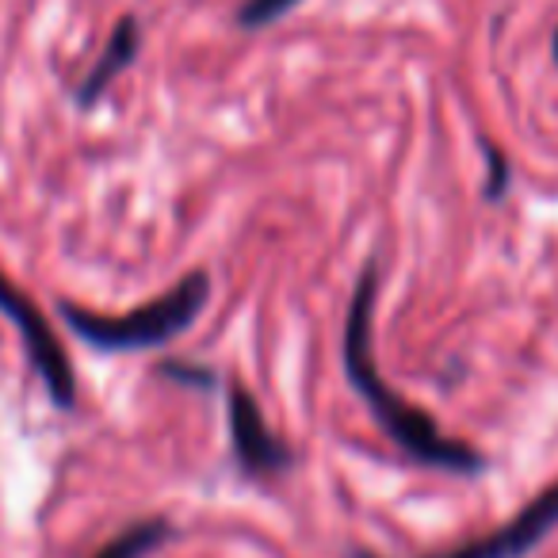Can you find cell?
<instances>
[{
	"label": "cell",
	"mask_w": 558,
	"mask_h": 558,
	"mask_svg": "<svg viewBox=\"0 0 558 558\" xmlns=\"http://www.w3.org/2000/svg\"><path fill=\"white\" fill-rule=\"evenodd\" d=\"M375 291H379V271H375V264H367L356 279V291H352V303H349V322H344V372H349L352 387L360 390V398L367 402V410L379 421L383 433H387L410 459H417V463H425V466H440V471L478 474L482 471L478 451L459 440H448L428 413L413 410L402 395H395V390L379 379L375 349H372Z\"/></svg>",
	"instance_id": "cell-1"
},
{
	"label": "cell",
	"mask_w": 558,
	"mask_h": 558,
	"mask_svg": "<svg viewBox=\"0 0 558 558\" xmlns=\"http://www.w3.org/2000/svg\"><path fill=\"white\" fill-rule=\"evenodd\" d=\"M207 299H210L207 271H192V276L180 279L172 291H165L161 299L123 314V318L81 311V306H73V303H62V318L81 341L96 344V349L134 352V349H149V344H165L177 333H184V329L199 318Z\"/></svg>",
	"instance_id": "cell-2"
},
{
	"label": "cell",
	"mask_w": 558,
	"mask_h": 558,
	"mask_svg": "<svg viewBox=\"0 0 558 558\" xmlns=\"http://www.w3.org/2000/svg\"><path fill=\"white\" fill-rule=\"evenodd\" d=\"M0 314H4V318L16 326L20 341H24L27 360H32V367L39 372V379L47 383L54 405L70 410L73 398H77V379H73L70 356H65L62 341H58V333L50 329V322L43 318L39 306H35L32 299L24 295V291L12 288L9 276H0Z\"/></svg>",
	"instance_id": "cell-3"
},
{
	"label": "cell",
	"mask_w": 558,
	"mask_h": 558,
	"mask_svg": "<svg viewBox=\"0 0 558 558\" xmlns=\"http://www.w3.org/2000/svg\"><path fill=\"white\" fill-rule=\"evenodd\" d=\"M558 527V482L547 486L532 505L517 512L509 524H501L497 532L471 539L456 550H444V555H428V558H524L547 539Z\"/></svg>",
	"instance_id": "cell-4"
},
{
	"label": "cell",
	"mask_w": 558,
	"mask_h": 558,
	"mask_svg": "<svg viewBox=\"0 0 558 558\" xmlns=\"http://www.w3.org/2000/svg\"><path fill=\"white\" fill-rule=\"evenodd\" d=\"M230 440L245 474H279L291 466L288 444H279L276 433L264 421L256 398L241 383L230 387Z\"/></svg>",
	"instance_id": "cell-5"
},
{
	"label": "cell",
	"mask_w": 558,
	"mask_h": 558,
	"mask_svg": "<svg viewBox=\"0 0 558 558\" xmlns=\"http://www.w3.org/2000/svg\"><path fill=\"white\" fill-rule=\"evenodd\" d=\"M138 43H142V35H138V20H119L116 24V32H111V39H108V50L100 54V62L88 70V77L81 81V88H77V100L81 104H93V100H100V93L111 85V81L119 77V73L126 70V65L134 62V54H138Z\"/></svg>",
	"instance_id": "cell-6"
},
{
	"label": "cell",
	"mask_w": 558,
	"mask_h": 558,
	"mask_svg": "<svg viewBox=\"0 0 558 558\" xmlns=\"http://www.w3.org/2000/svg\"><path fill=\"white\" fill-rule=\"evenodd\" d=\"M172 539V524L169 520H138V524H131L126 532H119L116 539L108 543V547H100L93 558H149L157 547H165V543Z\"/></svg>",
	"instance_id": "cell-7"
},
{
	"label": "cell",
	"mask_w": 558,
	"mask_h": 558,
	"mask_svg": "<svg viewBox=\"0 0 558 558\" xmlns=\"http://www.w3.org/2000/svg\"><path fill=\"white\" fill-rule=\"evenodd\" d=\"M299 0H245L238 12V24L241 27H264L271 24V20H279L283 12L295 9Z\"/></svg>",
	"instance_id": "cell-8"
},
{
	"label": "cell",
	"mask_w": 558,
	"mask_h": 558,
	"mask_svg": "<svg viewBox=\"0 0 558 558\" xmlns=\"http://www.w3.org/2000/svg\"><path fill=\"white\" fill-rule=\"evenodd\" d=\"M489 180H486V195L489 199H501L505 187H509V165H505V157L497 154V149H489Z\"/></svg>",
	"instance_id": "cell-9"
},
{
	"label": "cell",
	"mask_w": 558,
	"mask_h": 558,
	"mask_svg": "<svg viewBox=\"0 0 558 558\" xmlns=\"http://www.w3.org/2000/svg\"><path fill=\"white\" fill-rule=\"evenodd\" d=\"M161 372L169 375V379H180V383H199V387H210L215 383V375L203 372V367H180V364H161Z\"/></svg>",
	"instance_id": "cell-10"
},
{
	"label": "cell",
	"mask_w": 558,
	"mask_h": 558,
	"mask_svg": "<svg viewBox=\"0 0 558 558\" xmlns=\"http://www.w3.org/2000/svg\"><path fill=\"white\" fill-rule=\"evenodd\" d=\"M550 50H555V65H558V32H555V47H550Z\"/></svg>",
	"instance_id": "cell-11"
},
{
	"label": "cell",
	"mask_w": 558,
	"mask_h": 558,
	"mask_svg": "<svg viewBox=\"0 0 558 558\" xmlns=\"http://www.w3.org/2000/svg\"><path fill=\"white\" fill-rule=\"evenodd\" d=\"M352 558H375V555H352Z\"/></svg>",
	"instance_id": "cell-12"
}]
</instances>
